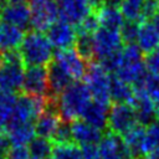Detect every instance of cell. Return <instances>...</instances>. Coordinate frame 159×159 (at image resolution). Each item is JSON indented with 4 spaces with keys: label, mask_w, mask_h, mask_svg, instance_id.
<instances>
[{
    "label": "cell",
    "mask_w": 159,
    "mask_h": 159,
    "mask_svg": "<svg viewBox=\"0 0 159 159\" xmlns=\"http://www.w3.org/2000/svg\"><path fill=\"white\" fill-rule=\"evenodd\" d=\"M91 101L92 97L84 82L73 81L56 97L57 112L63 122H72L81 118Z\"/></svg>",
    "instance_id": "1"
},
{
    "label": "cell",
    "mask_w": 159,
    "mask_h": 159,
    "mask_svg": "<svg viewBox=\"0 0 159 159\" xmlns=\"http://www.w3.org/2000/svg\"><path fill=\"white\" fill-rule=\"evenodd\" d=\"M17 50L25 66H47L55 55L47 36L36 30H29L24 35Z\"/></svg>",
    "instance_id": "2"
},
{
    "label": "cell",
    "mask_w": 159,
    "mask_h": 159,
    "mask_svg": "<svg viewBox=\"0 0 159 159\" xmlns=\"http://www.w3.org/2000/svg\"><path fill=\"white\" fill-rule=\"evenodd\" d=\"M148 71L144 66V55L137 43H127L122 48V61L114 72L117 77L130 86L139 83Z\"/></svg>",
    "instance_id": "3"
},
{
    "label": "cell",
    "mask_w": 159,
    "mask_h": 159,
    "mask_svg": "<svg viewBox=\"0 0 159 159\" xmlns=\"http://www.w3.org/2000/svg\"><path fill=\"white\" fill-rule=\"evenodd\" d=\"M25 65L21 60L19 50L6 51L0 63V91L19 92L22 88Z\"/></svg>",
    "instance_id": "4"
},
{
    "label": "cell",
    "mask_w": 159,
    "mask_h": 159,
    "mask_svg": "<svg viewBox=\"0 0 159 159\" xmlns=\"http://www.w3.org/2000/svg\"><path fill=\"white\" fill-rule=\"evenodd\" d=\"M83 82L87 86L93 101L109 106V73L106 72L98 62H88Z\"/></svg>",
    "instance_id": "5"
},
{
    "label": "cell",
    "mask_w": 159,
    "mask_h": 159,
    "mask_svg": "<svg viewBox=\"0 0 159 159\" xmlns=\"http://www.w3.org/2000/svg\"><path fill=\"white\" fill-rule=\"evenodd\" d=\"M48 97H36L22 93L16 97L10 122L34 123L36 118L45 111Z\"/></svg>",
    "instance_id": "6"
},
{
    "label": "cell",
    "mask_w": 159,
    "mask_h": 159,
    "mask_svg": "<svg viewBox=\"0 0 159 159\" xmlns=\"http://www.w3.org/2000/svg\"><path fill=\"white\" fill-rule=\"evenodd\" d=\"M30 25L32 30L45 32L56 20L58 9L55 0H30Z\"/></svg>",
    "instance_id": "7"
},
{
    "label": "cell",
    "mask_w": 159,
    "mask_h": 159,
    "mask_svg": "<svg viewBox=\"0 0 159 159\" xmlns=\"http://www.w3.org/2000/svg\"><path fill=\"white\" fill-rule=\"evenodd\" d=\"M24 93L36 97H50L47 67L46 66H27L24 73L22 88Z\"/></svg>",
    "instance_id": "8"
},
{
    "label": "cell",
    "mask_w": 159,
    "mask_h": 159,
    "mask_svg": "<svg viewBox=\"0 0 159 159\" xmlns=\"http://www.w3.org/2000/svg\"><path fill=\"white\" fill-rule=\"evenodd\" d=\"M62 119L57 112L56 107V97H48L47 98V106L45 111L36 118L34 122L35 133L37 137H42L46 139H50L52 142V138L61 124Z\"/></svg>",
    "instance_id": "9"
},
{
    "label": "cell",
    "mask_w": 159,
    "mask_h": 159,
    "mask_svg": "<svg viewBox=\"0 0 159 159\" xmlns=\"http://www.w3.org/2000/svg\"><path fill=\"white\" fill-rule=\"evenodd\" d=\"M137 122L134 108L130 103H113L108 112V128L111 132L122 134Z\"/></svg>",
    "instance_id": "10"
},
{
    "label": "cell",
    "mask_w": 159,
    "mask_h": 159,
    "mask_svg": "<svg viewBox=\"0 0 159 159\" xmlns=\"http://www.w3.org/2000/svg\"><path fill=\"white\" fill-rule=\"evenodd\" d=\"M53 61H56L72 78V81L83 80L87 71V62L77 53L75 48L57 50L53 55Z\"/></svg>",
    "instance_id": "11"
},
{
    "label": "cell",
    "mask_w": 159,
    "mask_h": 159,
    "mask_svg": "<svg viewBox=\"0 0 159 159\" xmlns=\"http://www.w3.org/2000/svg\"><path fill=\"white\" fill-rule=\"evenodd\" d=\"M45 32L53 48L57 50L72 48L77 37L76 27L61 19L56 20Z\"/></svg>",
    "instance_id": "12"
},
{
    "label": "cell",
    "mask_w": 159,
    "mask_h": 159,
    "mask_svg": "<svg viewBox=\"0 0 159 159\" xmlns=\"http://www.w3.org/2000/svg\"><path fill=\"white\" fill-rule=\"evenodd\" d=\"M132 88L133 98L130 101V104L134 108L137 122L147 127L157 118V106L142 87L134 86Z\"/></svg>",
    "instance_id": "13"
},
{
    "label": "cell",
    "mask_w": 159,
    "mask_h": 159,
    "mask_svg": "<svg viewBox=\"0 0 159 159\" xmlns=\"http://www.w3.org/2000/svg\"><path fill=\"white\" fill-rule=\"evenodd\" d=\"M93 42H94V58L98 60L122 48V40L119 31L104 29L101 26L93 34Z\"/></svg>",
    "instance_id": "14"
},
{
    "label": "cell",
    "mask_w": 159,
    "mask_h": 159,
    "mask_svg": "<svg viewBox=\"0 0 159 159\" xmlns=\"http://www.w3.org/2000/svg\"><path fill=\"white\" fill-rule=\"evenodd\" d=\"M58 9V17L71 25H78L91 11L88 0H55Z\"/></svg>",
    "instance_id": "15"
},
{
    "label": "cell",
    "mask_w": 159,
    "mask_h": 159,
    "mask_svg": "<svg viewBox=\"0 0 159 159\" xmlns=\"http://www.w3.org/2000/svg\"><path fill=\"white\" fill-rule=\"evenodd\" d=\"M101 159H132L120 134L107 132L98 143Z\"/></svg>",
    "instance_id": "16"
},
{
    "label": "cell",
    "mask_w": 159,
    "mask_h": 159,
    "mask_svg": "<svg viewBox=\"0 0 159 159\" xmlns=\"http://www.w3.org/2000/svg\"><path fill=\"white\" fill-rule=\"evenodd\" d=\"M0 20L12 26L29 30L30 25V7L27 4H7L0 5Z\"/></svg>",
    "instance_id": "17"
},
{
    "label": "cell",
    "mask_w": 159,
    "mask_h": 159,
    "mask_svg": "<svg viewBox=\"0 0 159 159\" xmlns=\"http://www.w3.org/2000/svg\"><path fill=\"white\" fill-rule=\"evenodd\" d=\"M70 128L72 142L80 147L87 144H98L103 137V132L101 129L91 125L82 118L70 122Z\"/></svg>",
    "instance_id": "18"
},
{
    "label": "cell",
    "mask_w": 159,
    "mask_h": 159,
    "mask_svg": "<svg viewBox=\"0 0 159 159\" xmlns=\"http://www.w3.org/2000/svg\"><path fill=\"white\" fill-rule=\"evenodd\" d=\"M46 67H47V80H48L50 97H57L73 81L67 75V72L56 61L52 60Z\"/></svg>",
    "instance_id": "19"
},
{
    "label": "cell",
    "mask_w": 159,
    "mask_h": 159,
    "mask_svg": "<svg viewBox=\"0 0 159 159\" xmlns=\"http://www.w3.org/2000/svg\"><path fill=\"white\" fill-rule=\"evenodd\" d=\"M145 127L140 123H135L133 127L120 134L132 159H144L143 155V140H144Z\"/></svg>",
    "instance_id": "20"
},
{
    "label": "cell",
    "mask_w": 159,
    "mask_h": 159,
    "mask_svg": "<svg viewBox=\"0 0 159 159\" xmlns=\"http://www.w3.org/2000/svg\"><path fill=\"white\" fill-rule=\"evenodd\" d=\"M108 112H109L108 104H103L92 99L83 111L81 118L87 123H89L91 125L103 130L108 127Z\"/></svg>",
    "instance_id": "21"
},
{
    "label": "cell",
    "mask_w": 159,
    "mask_h": 159,
    "mask_svg": "<svg viewBox=\"0 0 159 159\" xmlns=\"http://www.w3.org/2000/svg\"><path fill=\"white\" fill-rule=\"evenodd\" d=\"M5 133L7 134L12 145H27L36 137L34 123L9 122Z\"/></svg>",
    "instance_id": "22"
},
{
    "label": "cell",
    "mask_w": 159,
    "mask_h": 159,
    "mask_svg": "<svg viewBox=\"0 0 159 159\" xmlns=\"http://www.w3.org/2000/svg\"><path fill=\"white\" fill-rule=\"evenodd\" d=\"M137 45L143 55L149 53L159 46V34L150 21H140L137 36Z\"/></svg>",
    "instance_id": "23"
},
{
    "label": "cell",
    "mask_w": 159,
    "mask_h": 159,
    "mask_svg": "<svg viewBox=\"0 0 159 159\" xmlns=\"http://www.w3.org/2000/svg\"><path fill=\"white\" fill-rule=\"evenodd\" d=\"M24 35L21 29L0 20V50L2 52L17 50Z\"/></svg>",
    "instance_id": "24"
},
{
    "label": "cell",
    "mask_w": 159,
    "mask_h": 159,
    "mask_svg": "<svg viewBox=\"0 0 159 159\" xmlns=\"http://www.w3.org/2000/svg\"><path fill=\"white\" fill-rule=\"evenodd\" d=\"M99 21V26L109 30H117L122 27L124 22V17L118 7L108 6V5H102L97 10H94Z\"/></svg>",
    "instance_id": "25"
},
{
    "label": "cell",
    "mask_w": 159,
    "mask_h": 159,
    "mask_svg": "<svg viewBox=\"0 0 159 159\" xmlns=\"http://www.w3.org/2000/svg\"><path fill=\"white\" fill-rule=\"evenodd\" d=\"M109 97L111 102L114 103H130L133 98V88L114 73H109Z\"/></svg>",
    "instance_id": "26"
},
{
    "label": "cell",
    "mask_w": 159,
    "mask_h": 159,
    "mask_svg": "<svg viewBox=\"0 0 159 159\" xmlns=\"http://www.w3.org/2000/svg\"><path fill=\"white\" fill-rule=\"evenodd\" d=\"M16 97L17 96L14 92L0 91V134L5 132L6 125L10 122Z\"/></svg>",
    "instance_id": "27"
},
{
    "label": "cell",
    "mask_w": 159,
    "mask_h": 159,
    "mask_svg": "<svg viewBox=\"0 0 159 159\" xmlns=\"http://www.w3.org/2000/svg\"><path fill=\"white\" fill-rule=\"evenodd\" d=\"M75 50L77 53L86 61L92 62L94 61V42H93V34H84L77 32V37L75 41Z\"/></svg>",
    "instance_id": "28"
},
{
    "label": "cell",
    "mask_w": 159,
    "mask_h": 159,
    "mask_svg": "<svg viewBox=\"0 0 159 159\" xmlns=\"http://www.w3.org/2000/svg\"><path fill=\"white\" fill-rule=\"evenodd\" d=\"M53 143L50 139L42 137H35L29 144V153L32 159H47L51 157Z\"/></svg>",
    "instance_id": "29"
},
{
    "label": "cell",
    "mask_w": 159,
    "mask_h": 159,
    "mask_svg": "<svg viewBox=\"0 0 159 159\" xmlns=\"http://www.w3.org/2000/svg\"><path fill=\"white\" fill-rule=\"evenodd\" d=\"M51 159H82L81 147L73 142L53 143Z\"/></svg>",
    "instance_id": "30"
},
{
    "label": "cell",
    "mask_w": 159,
    "mask_h": 159,
    "mask_svg": "<svg viewBox=\"0 0 159 159\" xmlns=\"http://www.w3.org/2000/svg\"><path fill=\"white\" fill-rule=\"evenodd\" d=\"M159 148V120H153L145 127L143 140V155L145 157L152 150Z\"/></svg>",
    "instance_id": "31"
},
{
    "label": "cell",
    "mask_w": 159,
    "mask_h": 159,
    "mask_svg": "<svg viewBox=\"0 0 159 159\" xmlns=\"http://www.w3.org/2000/svg\"><path fill=\"white\" fill-rule=\"evenodd\" d=\"M145 0H123L120 4V12L125 21H138L140 22L142 7Z\"/></svg>",
    "instance_id": "32"
},
{
    "label": "cell",
    "mask_w": 159,
    "mask_h": 159,
    "mask_svg": "<svg viewBox=\"0 0 159 159\" xmlns=\"http://www.w3.org/2000/svg\"><path fill=\"white\" fill-rule=\"evenodd\" d=\"M139 30V22L138 21H125L123 22L122 27L119 29V35L122 43H135L137 36Z\"/></svg>",
    "instance_id": "33"
},
{
    "label": "cell",
    "mask_w": 159,
    "mask_h": 159,
    "mask_svg": "<svg viewBox=\"0 0 159 159\" xmlns=\"http://www.w3.org/2000/svg\"><path fill=\"white\" fill-rule=\"evenodd\" d=\"M99 27V21L97 17V14L94 10H92L78 25H76L77 32H84V34H94Z\"/></svg>",
    "instance_id": "34"
},
{
    "label": "cell",
    "mask_w": 159,
    "mask_h": 159,
    "mask_svg": "<svg viewBox=\"0 0 159 159\" xmlns=\"http://www.w3.org/2000/svg\"><path fill=\"white\" fill-rule=\"evenodd\" d=\"M122 61V48L119 51H116L101 60H98V63L102 66V68L108 73H114Z\"/></svg>",
    "instance_id": "35"
},
{
    "label": "cell",
    "mask_w": 159,
    "mask_h": 159,
    "mask_svg": "<svg viewBox=\"0 0 159 159\" xmlns=\"http://www.w3.org/2000/svg\"><path fill=\"white\" fill-rule=\"evenodd\" d=\"M144 66L149 73L159 76V46L144 55Z\"/></svg>",
    "instance_id": "36"
},
{
    "label": "cell",
    "mask_w": 159,
    "mask_h": 159,
    "mask_svg": "<svg viewBox=\"0 0 159 159\" xmlns=\"http://www.w3.org/2000/svg\"><path fill=\"white\" fill-rule=\"evenodd\" d=\"M70 142H72L70 122L62 120L52 138V143H70Z\"/></svg>",
    "instance_id": "37"
},
{
    "label": "cell",
    "mask_w": 159,
    "mask_h": 159,
    "mask_svg": "<svg viewBox=\"0 0 159 159\" xmlns=\"http://www.w3.org/2000/svg\"><path fill=\"white\" fill-rule=\"evenodd\" d=\"M5 159H31L27 145H11Z\"/></svg>",
    "instance_id": "38"
},
{
    "label": "cell",
    "mask_w": 159,
    "mask_h": 159,
    "mask_svg": "<svg viewBox=\"0 0 159 159\" xmlns=\"http://www.w3.org/2000/svg\"><path fill=\"white\" fill-rule=\"evenodd\" d=\"M82 159H101L99 149L97 144H87L81 147Z\"/></svg>",
    "instance_id": "39"
},
{
    "label": "cell",
    "mask_w": 159,
    "mask_h": 159,
    "mask_svg": "<svg viewBox=\"0 0 159 159\" xmlns=\"http://www.w3.org/2000/svg\"><path fill=\"white\" fill-rule=\"evenodd\" d=\"M11 142H10V139H9V137H7V134L4 132V133H1L0 134V157H2V158H5L6 157V154H7V152L10 150V148H11Z\"/></svg>",
    "instance_id": "40"
},
{
    "label": "cell",
    "mask_w": 159,
    "mask_h": 159,
    "mask_svg": "<svg viewBox=\"0 0 159 159\" xmlns=\"http://www.w3.org/2000/svg\"><path fill=\"white\" fill-rule=\"evenodd\" d=\"M88 1H89L92 10H97L98 7H101L104 4V0H88Z\"/></svg>",
    "instance_id": "41"
},
{
    "label": "cell",
    "mask_w": 159,
    "mask_h": 159,
    "mask_svg": "<svg viewBox=\"0 0 159 159\" xmlns=\"http://www.w3.org/2000/svg\"><path fill=\"white\" fill-rule=\"evenodd\" d=\"M149 21L153 24V26L155 27V30H157V31H158V34H159V11H158V12H157V14H155V15H154Z\"/></svg>",
    "instance_id": "42"
},
{
    "label": "cell",
    "mask_w": 159,
    "mask_h": 159,
    "mask_svg": "<svg viewBox=\"0 0 159 159\" xmlns=\"http://www.w3.org/2000/svg\"><path fill=\"white\" fill-rule=\"evenodd\" d=\"M144 159H159V148H157V149L152 150L150 153H148L144 157Z\"/></svg>",
    "instance_id": "43"
},
{
    "label": "cell",
    "mask_w": 159,
    "mask_h": 159,
    "mask_svg": "<svg viewBox=\"0 0 159 159\" xmlns=\"http://www.w3.org/2000/svg\"><path fill=\"white\" fill-rule=\"evenodd\" d=\"M123 0H104V4L103 5H108V6H113V7H118L120 6Z\"/></svg>",
    "instance_id": "44"
},
{
    "label": "cell",
    "mask_w": 159,
    "mask_h": 159,
    "mask_svg": "<svg viewBox=\"0 0 159 159\" xmlns=\"http://www.w3.org/2000/svg\"><path fill=\"white\" fill-rule=\"evenodd\" d=\"M7 4H27L30 0H4Z\"/></svg>",
    "instance_id": "45"
},
{
    "label": "cell",
    "mask_w": 159,
    "mask_h": 159,
    "mask_svg": "<svg viewBox=\"0 0 159 159\" xmlns=\"http://www.w3.org/2000/svg\"><path fill=\"white\" fill-rule=\"evenodd\" d=\"M2 55H4V52H2L1 50H0V63L2 62Z\"/></svg>",
    "instance_id": "46"
},
{
    "label": "cell",
    "mask_w": 159,
    "mask_h": 159,
    "mask_svg": "<svg viewBox=\"0 0 159 159\" xmlns=\"http://www.w3.org/2000/svg\"><path fill=\"white\" fill-rule=\"evenodd\" d=\"M0 1H1V0H0Z\"/></svg>",
    "instance_id": "47"
}]
</instances>
